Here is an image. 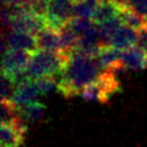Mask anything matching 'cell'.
Instances as JSON below:
<instances>
[{"label":"cell","mask_w":147,"mask_h":147,"mask_svg":"<svg viewBox=\"0 0 147 147\" xmlns=\"http://www.w3.org/2000/svg\"><path fill=\"white\" fill-rule=\"evenodd\" d=\"M69 54L45 49H37L32 52L28 68L25 70L26 78L38 79L42 77H55L56 75H61Z\"/></svg>","instance_id":"obj_2"},{"label":"cell","mask_w":147,"mask_h":147,"mask_svg":"<svg viewBox=\"0 0 147 147\" xmlns=\"http://www.w3.org/2000/svg\"><path fill=\"white\" fill-rule=\"evenodd\" d=\"M123 70H144L147 68V55L138 46L122 49Z\"/></svg>","instance_id":"obj_11"},{"label":"cell","mask_w":147,"mask_h":147,"mask_svg":"<svg viewBox=\"0 0 147 147\" xmlns=\"http://www.w3.org/2000/svg\"><path fill=\"white\" fill-rule=\"evenodd\" d=\"M45 110L46 107L38 101H32L30 103H26L17 108L18 115L25 122H32V123L42 121L45 116Z\"/></svg>","instance_id":"obj_14"},{"label":"cell","mask_w":147,"mask_h":147,"mask_svg":"<svg viewBox=\"0 0 147 147\" xmlns=\"http://www.w3.org/2000/svg\"><path fill=\"white\" fill-rule=\"evenodd\" d=\"M28 126L20 116L9 124H1V147H23Z\"/></svg>","instance_id":"obj_6"},{"label":"cell","mask_w":147,"mask_h":147,"mask_svg":"<svg viewBox=\"0 0 147 147\" xmlns=\"http://www.w3.org/2000/svg\"><path fill=\"white\" fill-rule=\"evenodd\" d=\"M119 16H121V18H122V21L125 25H129V26H131L136 30L141 29L147 23V21L144 16H141L140 14L136 13L131 8H129L126 6H123V5H122V8H121Z\"/></svg>","instance_id":"obj_16"},{"label":"cell","mask_w":147,"mask_h":147,"mask_svg":"<svg viewBox=\"0 0 147 147\" xmlns=\"http://www.w3.org/2000/svg\"><path fill=\"white\" fill-rule=\"evenodd\" d=\"M119 88L121 84L116 78L115 72L105 70L95 82L86 85L82 90L80 95L87 101H99L105 103L108 102L110 96L118 92Z\"/></svg>","instance_id":"obj_3"},{"label":"cell","mask_w":147,"mask_h":147,"mask_svg":"<svg viewBox=\"0 0 147 147\" xmlns=\"http://www.w3.org/2000/svg\"><path fill=\"white\" fill-rule=\"evenodd\" d=\"M8 48H17V49H23L32 53L38 49L37 38L36 36H32L26 32L6 30L2 34V40H1L2 53Z\"/></svg>","instance_id":"obj_7"},{"label":"cell","mask_w":147,"mask_h":147,"mask_svg":"<svg viewBox=\"0 0 147 147\" xmlns=\"http://www.w3.org/2000/svg\"><path fill=\"white\" fill-rule=\"evenodd\" d=\"M75 0H48L47 13L45 15L47 26L59 31L72 16Z\"/></svg>","instance_id":"obj_5"},{"label":"cell","mask_w":147,"mask_h":147,"mask_svg":"<svg viewBox=\"0 0 147 147\" xmlns=\"http://www.w3.org/2000/svg\"><path fill=\"white\" fill-rule=\"evenodd\" d=\"M37 47L38 49H45V51H52L57 53L62 52V45L61 39L59 36V32L49 26H46L42 29L37 36ZM64 54V53H63Z\"/></svg>","instance_id":"obj_12"},{"label":"cell","mask_w":147,"mask_h":147,"mask_svg":"<svg viewBox=\"0 0 147 147\" xmlns=\"http://www.w3.org/2000/svg\"><path fill=\"white\" fill-rule=\"evenodd\" d=\"M16 84L5 75H1L0 82V92H1V100H10Z\"/></svg>","instance_id":"obj_21"},{"label":"cell","mask_w":147,"mask_h":147,"mask_svg":"<svg viewBox=\"0 0 147 147\" xmlns=\"http://www.w3.org/2000/svg\"><path fill=\"white\" fill-rule=\"evenodd\" d=\"M38 86V90L40 92V95H46L53 92L55 88H57V84L55 77H42L34 79Z\"/></svg>","instance_id":"obj_19"},{"label":"cell","mask_w":147,"mask_h":147,"mask_svg":"<svg viewBox=\"0 0 147 147\" xmlns=\"http://www.w3.org/2000/svg\"><path fill=\"white\" fill-rule=\"evenodd\" d=\"M39 95H40V92L38 90L36 80L31 78H25L24 80L20 82L15 86L10 101L15 105L16 108H18L21 106L36 101V99Z\"/></svg>","instance_id":"obj_8"},{"label":"cell","mask_w":147,"mask_h":147,"mask_svg":"<svg viewBox=\"0 0 147 147\" xmlns=\"http://www.w3.org/2000/svg\"><path fill=\"white\" fill-rule=\"evenodd\" d=\"M31 53L17 49L8 48L2 53L1 62V75L10 78L16 85L26 78L25 70L28 68Z\"/></svg>","instance_id":"obj_4"},{"label":"cell","mask_w":147,"mask_h":147,"mask_svg":"<svg viewBox=\"0 0 147 147\" xmlns=\"http://www.w3.org/2000/svg\"><path fill=\"white\" fill-rule=\"evenodd\" d=\"M20 117L17 108L10 100H1V124H9Z\"/></svg>","instance_id":"obj_17"},{"label":"cell","mask_w":147,"mask_h":147,"mask_svg":"<svg viewBox=\"0 0 147 147\" xmlns=\"http://www.w3.org/2000/svg\"><path fill=\"white\" fill-rule=\"evenodd\" d=\"M138 41V30L122 24L110 37L109 45L119 49H126L133 47Z\"/></svg>","instance_id":"obj_10"},{"label":"cell","mask_w":147,"mask_h":147,"mask_svg":"<svg viewBox=\"0 0 147 147\" xmlns=\"http://www.w3.org/2000/svg\"><path fill=\"white\" fill-rule=\"evenodd\" d=\"M102 71L105 70L101 68L96 56L75 49L67 57L57 82V90L67 99L78 95L86 85L95 82Z\"/></svg>","instance_id":"obj_1"},{"label":"cell","mask_w":147,"mask_h":147,"mask_svg":"<svg viewBox=\"0 0 147 147\" xmlns=\"http://www.w3.org/2000/svg\"><path fill=\"white\" fill-rule=\"evenodd\" d=\"M94 22L91 21V18H83V17H72L69 21V24L75 30V32L80 37Z\"/></svg>","instance_id":"obj_22"},{"label":"cell","mask_w":147,"mask_h":147,"mask_svg":"<svg viewBox=\"0 0 147 147\" xmlns=\"http://www.w3.org/2000/svg\"><path fill=\"white\" fill-rule=\"evenodd\" d=\"M74 17H83V18H93L94 10L87 6L83 0H75L72 8Z\"/></svg>","instance_id":"obj_18"},{"label":"cell","mask_w":147,"mask_h":147,"mask_svg":"<svg viewBox=\"0 0 147 147\" xmlns=\"http://www.w3.org/2000/svg\"><path fill=\"white\" fill-rule=\"evenodd\" d=\"M57 32H59V36L61 39L62 52L64 54H69L77 48L79 36L75 32V30L71 28L69 22L67 24H64Z\"/></svg>","instance_id":"obj_15"},{"label":"cell","mask_w":147,"mask_h":147,"mask_svg":"<svg viewBox=\"0 0 147 147\" xmlns=\"http://www.w3.org/2000/svg\"><path fill=\"white\" fill-rule=\"evenodd\" d=\"M121 8H122V5L118 1L102 0L94 11L93 22L100 24L111 17L118 16L121 13Z\"/></svg>","instance_id":"obj_13"},{"label":"cell","mask_w":147,"mask_h":147,"mask_svg":"<svg viewBox=\"0 0 147 147\" xmlns=\"http://www.w3.org/2000/svg\"><path fill=\"white\" fill-rule=\"evenodd\" d=\"M118 2L140 14L147 21V0H118Z\"/></svg>","instance_id":"obj_20"},{"label":"cell","mask_w":147,"mask_h":147,"mask_svg":"<svg viewBox=\"0 0 147 147\" xmlns=\"http://www.w3.org/2000/svg\"><path fill=\"white\" fill-rule=\"evenodd\" d=\"M111 1H118V0H111Z\"/></svg>","instance_id":"obj_24"},{"label":"cell","mask_w":147,"mask_h":147,"mask_svg":"<svg viewBox=\"0 0 147 147\" xmlns=\"http://www.w3.org/2000/svg\"><path fill=\"white\" fill-rule=\"evenodd\" d=\"M96 59L103 70L108 71H123L122 68V49L110 45L102 46Z\"/></svg>","instance_id":"obj_9"},{"label":"cell","mask_w":147,"mask_h":147,"mask_svg":"<svg viewBox=\"0 0 147 147\" xmlns=\"http://www.w3.org/2000/svg\"><path fill=\"white\" fill-rule=\"evenodd\" d=\"M137 46L144 51V53L147 55V23L138 30V41Z\"/></svg>","instance_id":"obj_23"}]
</instances>
